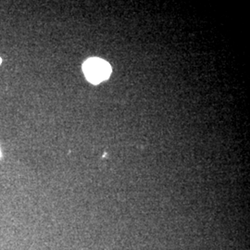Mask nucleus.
Returning <instances> with one entry per match:
<instances>
[{
    "label": "nucleus",
    "mask_w": 250,
    "mask_h": 250,
    "mask_svg": "<svg viewBox=\"0 0 250 250\" xmlns=\"http://www.w3.org/2000/svg\"><path fill=\"white\" fill-rule=\"evenodd\" d=\"M83 70L86 79L95 84L107 79L111 73L110 65L98 58L87 60L83 65Z\"/></svg>",
    "instance_id": "1"
},
{
    "label": "nucleus",
    "mask_w": 250,
    "mask_h": 250,
    "mask_svg": "<svg viewBox=\"0 0 250 250\" xmlns=\"http://www.w3.org/2000/svg\"><path fill=\"white\" fill-rule=\"evenodd\" d=\"M1 63H2V59L0 58V65H1Z\"/></svg>",
    "instance_id": "2"
},
{
    "label": "nucleus",
    "mask_w": 250,
    "mask_h": 250,
    "mask_svg": "<svg viewBox=\"0 0 250 250\" xmlns=\"http://www.w3.org/2000/svg\"><path fill=\"white\" fill-rule=\"evenodd\" d=\"M0 156H1V153H0Z\"/></svg>",
    "instance_id": "3"
}]
</instances>
